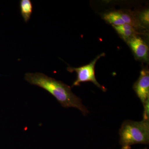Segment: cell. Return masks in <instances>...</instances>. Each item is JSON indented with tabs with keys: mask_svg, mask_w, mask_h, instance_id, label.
<instances>
[{
	"mask_svg": "<svg viewBox=\"0 0 149 149\" xmlns=\"http://www.w3.org/2000/svg\"><path fill=\"white\" fill-rule=\"evenodd\" d=\"M25 80L31 85H37L50 93L65 108L74 107L80 110L84 115L88 113L80 98L72 93L68 85L40 72L27 73Z\"/></svg>",
	"mask_w": 149,
	"mask_h": 149,
	"instance_id": "6da1fadb",
	"label": "cell"
},
{
	"mask_svg": "<svg viewBox=\"0 0 149 149\" xmlns=\"http://www.w3.org/2000/svg\"><path fill=\"white\" fill-rule=\"evenodd\" d=\"M119 135L121 149H130L131 146L135 144H148L149 120H126L121 125Z\"/></svg>",
	"mask_w": 149,
	"mask_h": 149,
	"instance_id": "7a4b0ae2",
	"label": "cell"
},
{
	"mask_svg": "<svg viewBox=\"0 0 149 149\" xmlns=\"http://www.w3.org/2000/svg\"><path fill=\"white\" fill-rule=\"evenodd\" d=\"M105 55V54L102 53L97 56L90 63L84 66L78 68L68 67L67 70L68 72H75L77 73V78L72 84V87L79 86L80 83L84 82H91L94 83L98 88L101 89L102 91L106 92V88L102 86L97 82L95 75V66L96 63L99 59Z\"/></svg>",
	"mask_w": 149,
	"mask_h": 149,
	"instance_id": "3957f363",
	"label": "cell"
},
{
	"mask_svg": "<svg viewBox=\"0 0 149 149\" xmlns=\"http://www.w3.org/2000/svg\"><path fill=\"white\" fill-rule=\"evenodd\" d=\"M133 89L142 103L145 105L149 100V72L147 69L141 70L139 80L135 83Z\"/></svg>",
	"mask_w": 149,
	"mask_h": 149,
	"instance_id": "277c9868",
	"label": "cell"
},
{
	"mask_svg": "<svg viewBox=\"0 0 149 149\" xmlns=\"http://www.w3.org/2000/svg\"><path fill=\"white\" fill-rule=\"evenodd\" d=\"M128 43L137 57L147 61L148 59V47L141 38L133 36L128 39Z\"/></svg>",
	"mask_w": 149,
	"mask_h": 149,
	"instance_id": "5b68a950",
	"label": "cell"
},
{
	"mask_svg": "<svg viewBox=\"0 0 149 149\" xmlns=\"http://www.w3.org/2000/svg\"><path fill=\"white\" fill-rule=\"evenodd\" d=\"M19 8L22 16L25 22L29 21L33 11V5L30 0H21Z\"/></svg>",
	"mask_w": 149,
	"mask_h": 149,
	"instance_id": "8992f818",
	"label": "cell"
},
{
	"mask_svg": "<svg viewBox=\"0 0 149 149\" xmlns=\"http://www.w3.org/2000/svg\"><path fill=\"white\" fill-rule=\"evenodd\" d=\"M118 33L123 38L128 39L134 36L136 33L133 26L129 24H125L120 26H113Z\"/></svg>",
	"mask_w": 149,
	"mask_h": 149,
	"instance_id": "52a82bcc",
	"label": "cell"
},
{
	"mask_svg": "<svg viewBox=\"0 0 149 149\" xmlns=\"http://www.w3.org/2000/svg\"><path fill=\"white\" fill-rule=\"evenodd\" d=\"M104 19L110 24H112L113 26H120L125 24L118 12H112L106 14L104 15Z\"/></svg>",
	"mask_w": 149,
	"mask_h": 149,
	"instance_id": "ba28073f",
	"label": "cell"
},
{
	"mask_svg": "<svg viewBox=\"0 0 149 149\" xmlns=\"http://www.w3.org/2000/svg\"><path fill=\"white\" fill-rule=\"evenodd\" d=\"M119 14H120V17L123 22H125V24H130L133 27V25L135 24L133 19L128 14L120 12H119Z\"/></svg>",
	"mask_w": 149,
	"mask_h": 149,
	"instance_id": "9c48e42d",
	"label": "cell"
},
{
	"mask_svg": "<svg viewBox=\"0 0 149 149\" xmlns=\"http://www.w3.org/2000/svg\"><path fill=\"white\" fill-rule=\"evenodd\" d=\"M140 19L144 24H148L149 22V11L147 10L143 12L140 15Z\"/></svg>",
	"mask_w": 149,
	"mask_h": 149,
	"instance_id": "30bf717a",
	"label": "cell"
}]
</instances>
